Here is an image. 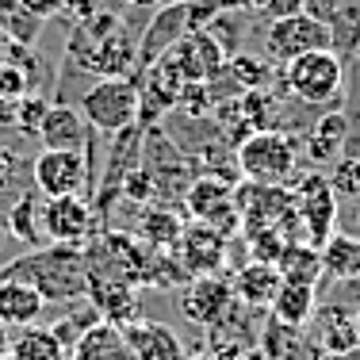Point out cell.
Returning <instances> with one entry per match:
<instances>
[{
  "label": "cell",
  "mask_w": 360,
  "mask_h": 360,
  "mask_svg": "<svg viewBox=\"0 0 360 360\" xmlns=\"http://www.w3.org/2000/svg\"><path fill=\"white\" fill-rule=\"evenodd\" d=\"M65 62L92 77H134L139 39L127 31L115 8H100L96 15L73 23V35L65 42Z\"/></svg>",
  "instance_id": "1"
},
{
  "label": "cell",
  "mask_w": 360,
  "mask_h": 360,
  "mask_svg": "<svg viewBox=\"0 0 360 360\" xmlns=\"http://www.w3.org/2000/svg\"><path fill=\"white\" fill-rule=\"evenodd\" d=\"M8 276L27 280L46 303H77L89 288V264H84L81 245H42V250L20 257L8 264Z\"/></svg>",
  "instance_id": "2"
},
{
  "label": "cell",
  "mask_w": 360,
  "mask_h": 360,
  "mask_svg": "<svg viewBox=\"0 0 360 360\" xmlns=\"http://www.w3.org/2000/svg\"><path fill=\"white\" fill-rule=\"evenodd\" d=\"M238 176L253 180V184H272V188H295L303 176V150L299 139L288 134L284 127H269V131H253L250 139L234 146Z\"/></svg>",
  "instance_id": "3"
},
{
  "label": "cell",
  "mask_w": 360,
  "mask_h": 360,
  "mask_svg": "<svg viewBox=\"0 0 360 360\" xmlns=\"http://www.w3.org/2000/svg\"><path fill=\"white\" fill-rule=\"evenodd\" d=\"M284 70V89L307 108H333L345 92V62L338 50H311L291 58Z\"/></svg>",
  "instance_id": "4"
},
{
  "label": "cell",
  "mask_w": 360,
  "mask_h": 360,
  "mask_svg": "<svg viewBox=\"0 0 360 360\" xmlns=\"http://www.w3.org/2000/svg\"><path fill=\"white\" fill-rule=\"evenodd\" d=\"M81 115L92 131L119 134L139 123V84L134 77H96V84L81 92Z\"/></svg>",
  "instance_id": "5"
},
{
  "label": "cell",
  "mask_w": 360,
  "mask_h": 360,
  "mask_svg": "<svg viewBox=\"0 0 360 360\" xmlns=\"http://www.w3.org/2000/svg\"><path fill=\"white\" fill-rule=\"evenodd\" d=\"M291 200H295V219H299V230H303V242H311L319 250L338 230V192H333L330 176L319 173V169L303 173L291 188Z\"/></svg>",
  "instance_id": "6"
},
{
  "label": "cell",
  "mask_w": 360,
  "mask_h": 360,
  "mask_svg": "<svg viewBox=\"0 0 360 360\" xmlns=\"http://www.w3.org/2000/svg\"><path fill=\"white\" fill-rule=\"evenodd\" d=\"M311 50H333L330 23L314 20V15H307V12L269 20V27H264V58H269L272 65H288L291 58L311 54Z\"/></svg>",
  "instance_id": "7"
},
{
  "label": "cell",
  "mask_w": 360,
  "mask_h": 360,
  "mask_svg": "<svg viewBox=\"0 0 360 360\" xmlns=\"http://www.w3.org/2000/svg\"><path fill=\"white\" fill-rule=\"evenodd\" d=\"M92 161L81 150H42L31 161V180L42 195H84L92 192Z\"/></svg>",
  "instance_id": "8"
},
{
  "label": "cell",
  "mask_w": 360,
  "mask_h": 360,
  "mask_svg": "<svg viewBox=\"0 0 360 360\" xmlns=\"http://www.w3.org/2000/svg\"><path fill=\"white\" fill-rule=\"evenodd\" d=\"M184 211L192 222H207L215 226L219 234H238L242 230V215H238V203H234V184L219 176H192L184 192Z\"/></svg>",
  "instance_id": "9"
},
{
  "label": "cell",
  "mask_w": 360,
  "mask_h": 360,
  "mask_svg": "<svg viewBox=\"0 0 360 360\" xmlns=\"http://www.w3.org/2000/svg\"><path fill=\"white\" fill-rule=\"evenodd\" d=\"M96 207L84 195H46L42 200V230L54 245H84L96 234Z\"/></svg>",
  "instance_id": "10"
},
{
  "label": "cell",
  "mask_w": 360,
  "mask_h": 360,
  "mask_svg": "<svg viewBox=\"0 0 360 360\" xmlns=\"http://www.w3.org/2000/svg\"><path fill=\"white\" fill-rule=\"evenodd\" d=\"M234 299H238L234 284H230L226 276H219V272H207V276H188L184 284H180V314H184L188 322L211 330V326L222 322V314L230 311Z\"/></svg>",
  "instance_id": "11"
},
{
  "label": "cell",
  "mask_w": 360,
  "mask_h": 360,
  "mask_svg": "<svg viewBox=\"0 0 360 360\" xmlns=\"http://www.w3.org/2000/svg\"><path fill=\"white\" fill-rule=\"evenodd\" d=\"M173 257L180 261V269L188 276H207V272H219L222 261H226V234H219L207 222H184Z\"/></svg>",
  "instance_id": "12"
},
{
  "label": "cell",
  "mask_w": 360,
  "mask_h": 360,
  "mask_svg": "<svg viewBox=\"0 0 360 360\" xmlns=\"http://www.w3.org/2000/svg\"><path fill=\"white\" fill-rule=\"evenodd\" d=\"M169 58L176 62L180 77L188 81H211V77L222 73V65H226V50L219 46V39L211 35L207 27H195L188 31L184 39H176L173 46L165 50Z\"/></svg>",
  "instance_id": "13"
},
{
  "label": "cell",
  "mask_w": 360,
  "mask_h": 360,
  "mask_svg": "<svg viewBox=\"0 0 360 360\" xmlns=\"http://www.w3.org/2000/svg\"><path fill=\"white\" fill-rule=\"evenodd\" d=\"M188 31H192V8H188V0H173V4L150 12V23H146V31L139 39V70H146L150 62H158V58L165 54L176 39H184Z\"/></svg>",
  "instance_id": "14"
},
{
  "label": "cell",
  "mask_w": 360,
  "mask_h": 360,
  "mask_svg": "<svg viewBox=\"0 0 360 360\" xmlns=\"http://www.w3.org/2000/svg\"><path fill=\"white\" fill-rule=\"evenodd\" d=\"M299 150H303V161H311L314 169H326V165H333L341 153H349V119H345V111L330 108L319 123H311L307 134H303V142H299Z\"/></svg>",
  "instance_id": "15"
},
{
  "label": "cell",
  "mask_w": 360,
  "mask_h": 360,
  "mask_svg": "<svg viewBox=\"0 0 360 360\" xmlns=\"http://www.w3.org/2000/svg\"><path fill=\"white\" fill-rule=\"evenodd\" d=\"M84 299L100 311V319L111 326H127L139 319V291H134L131 280L119 276H89V288H84Z\"/></svg>",
  "instance_id": "16"
},
{
  "label": "cell",
  "mask_w": 360,
  "mask_h": 360,
  "mask_svg": "<svg viewBox=\"0 0 360 360\" xmlns=\"http://www.w3.org/2000/svg\"><path fill=\"white\" fill-rule=\"evenodd\" d=\"M89 131L92 127H89V119L81 115V108L50 104L35 139L42 142V150H81V153H89Z\"/></svg>",
  "instance_id": "17"
},
{
  "label": "cell",
  "mask_w": 360,
  "mask_h": 360,
  "mask_svg": "<svg viewBox=\"0 0 360 360\" xmlns=\"http://www.w3.org/2000/svg\"><path fill=\"white\" fill-rule=\"evenodd\" d=\"M307 326H311V338H314V345H319V353L341 356L353 345H360L356 326H353V311H349V307H338V303L314 307V319Z\"/></svg>",
  "instance_id": "18"
},
{
  "label": "cell",
  "mask_w": 360,
  "mask_h": 360,
  "mask_svg": "<svg viewBox=\"0 0 360 360\" xmlns=\"http://www.w3.org/2000/svg\"><path fill=\"white\" fill-rule=\"evenodd\" d=\"M127 345H131L134 360H188L184 345L165 322H150V319H134L123 326Z\"/></svg>",
  "instance_id": "19"
},
{
  "label": "cell",
  "mask_w": 360,
  "mask_h": 360,
  "mask_svg": "<svg viewBox=\"0 0 360 360\" xmlns=\"http://www.w3.org/2000/svg\"><path fill=\"white\" fill-rule=\"evenodd\" d=\"M42 311H46V299L27 280L0 272V326L23 330V326H35L42 319Z\"/></svg>",
  "instance_id": "20"
},
{
  "label": "cell",
  "mask_w": 360,
  "mask_h": 360,
  "mask_svg": "<svg viewBox=\"0 0 360 360\" xmlns=\"http://www.w3.org/2000/svg\"><path fill=\"white\" fill-rule=\"evenodd\" d=\"M70 360H134L123 326L96 322L70 345Z\"/></svg>",
  "instance_id": "21"
},
{
  "label": "cell",
  "mask_w": 360,
  "mask_h": 360,
  "mask_svg": "<svg viewBox=\"0 0 360 360\" xmlns=\"http://www.w3.org/2000/svg\"><path fill=\"white\" fill-rule=\"evenodd\" d=\"M314 307H319V295H314V284H299V280H280L276 295L269 303V314L284 326H295V330H307V322L314 319Z\"/></svg>",
  "instance_id": "22"
},
{
  "label": "cell",
  "mask_w": 360,
  "mask_h": 360,
  "mask_svg": "<svg viewBox=\"0 0 360 360\" xmlns=\"http://www.w3.org/2000/svg\"><path fill=\"white\" fill-rule=\"evenodd\" d=\"M280 269L276 264H269V261H250V264H242V269L234 272V295L242 299V303H250L257 307V311H264V307L272 303V295H276V288H280Z\"/></svg>",
  "instance_id": "23"
},
{
  "label": "cell",
  "mask_w": 360,
  "mask_h": 360,
  "mask_svg": "<svg viewBox=\"0 0 360 360\" xmlns=\"http://www.w3.org/2000/svg\"><path fill=\"white\" fill-rule=\"evenodd\" d=\"M319 257H322V276L341 280V284L360 280V238L356 234H338L333 230L319 245Z\"/></svg>",
  "instance_id": "24"
},
{
  "label": "cell",
  "mask_w": 360,
  "mask_h": 360,
  "mask_svg": "<svg viewBox=\"0 0 360 360\" xmlns=\"http://www.w3.org/2000/svg\"><path fill=\"white\" fill-rule=\"evenodd\" d=\"M42 200H46L42 192H23L20 200L12 203V211H8V230H12V238L20 245H27V250L50 245L46 230H42Z\"/></svg>",
  "instance_id": "25"
},
{
  "label": "cell",
  "mask_w": 360,
  "mask_h": 360,
  "mask_svg": "<svg viewBox=\"0 0 360 360\" xmlns=\"http://www.w3.org/2000/svg\"><path fill=\"white\" fill-rule=\"evenodd\" d=\"M8 360H70V349H65L62 338H58L54 330H46V326H23L12 338Z\"/></svg>",
  "instance_id": "26"
},
{
  "label": "cell",
  "mask_w": 360,
  "mask_h": 360,
  "mask_svg": "<svg viewBox=\"0 0 360 360\" xmlns=\"http://www.w3.org/2000/svg\"><path fill=\"white\" fill-rule=\"evenodd\" d=\"M180 230H184V222H180V215L173 207H146L139 215V226H134V238L139 242H146L150 250H173Z\"/></svg>",
  "instance_id": "27"
},
{
  "label": "cell",
  "mask_w": 360,
  "mask_h": 360,
  "mask_svg": "<svg viewBox=\"0 0 360 360\" xmlns=\"http://www.w3.org/2000/svg\"><path fill=\"white\" fill-rule=\"evenodd\" d=\"M276 269L284 280H299V284H319L322 276V257L311 242H288L276 257Z\"/></svg>",
  "instance_id": "28"
},
{
  "label": "cell",
  "mask_w": 360,
  "mask_h": 360,
  "mask_svg": "<svg viewBox=\"0 0 360 360\" xmlns=\"http://www.w3.org/2000/svg\"><path fill=\"white\" fill-rule=\"evenodd\" d=\"M222 73L230 77V84H234L238 92H245V89H269L272 84V62L269 58H253V54H245V50H234V54L226 58V65H222Z\"/></svg>",
  "instance_id": "29"
},
{
  "label": "cell",
  "mask_w": 360,
  "mask_h": 360,
  "mask_svg": "<svg viewBox=\"0 0 360 360\" xmlns=\"http://www.w3.org/2000/svg\"><path fill=\"white\" fill-rule=\"evenodd\" d=\"M46 96H39V92H27V96H20L15 100V115H12V131H20V134H27V139H35L39 134V127H42V119H46Z\"/></svg>",
  "instance_id": "30"
},
{
  "label": "cell",
  "mask_w": 360,
  "mask_h": 360,
  "mask_svg": "<svg viewBox=\"0 0 360 360\" xmlns=\"http://www.w3.org/2000/svg\"><path fill=\"white\" fill-rule=\"evenodd\" d=\"M42 23L46 20H39V15H31V12H23L20 4L12 8V12L0 20V27H4V35L12 39V42H20V46H31V42L39 39V31H42Z\"/></svg>",
  "instance_id": "31"
},
{
  "label": "cell",
  "mask_w": 360,
  "mask_h": 360,
  "mask_svg": "<svg viewBox=\"0 0 360 360\" xmlns=\"http://www.w3.org/2000/svg\"><path fill=\"white\" fill-rule=\"evenodd\" d=\"M211 360H264V349L257 338H215Z\"/></svg>",
  "instance_id": "32"
},
{
  "label": "cell",
  "mask_w": 360,
  "mask_h": 360,
  "mask_svg": "<svg viewBox=\"0 0 360 360\" xmlns=\"http://www.w3.org/2000/svg\"><path fill=\"white\" fill-rule=\"evenodd\" d=\"M119 195H127V200L139 203V207H146V203L158 200V184H153L150 169H146V165L131 169V173H127V180H123V188H119Z\"/></svg>",
  "instance_id": "33"
},
{
  "label": "cell",
  "mask_w": 360,
  "mask_h": 360,
  "mask_svg": "<svg viewBox=\"0 0 360 360\" xmlns=\"http://www.w3.org/2000/svg\"><path fill=\"white\" fill-rule=\"evenodd\" d=\"M330 184H333V192L360 195V158H356V153H341V158L333 161Z\"/></svg>",
  "instance_id": "34"
},
{
  "label": "cell",
  "mask_w": 360,
  "mask_h": 360,
  "mask_svg": "<svg viewBox=\"0 0 360 360\" xmlns=\"http://www.w3.org/2000/svg\"><path fill=\"white\" fill-rule=\"evenodd\" d=\"M35 92V81H31L27 70H20L15 62H0V96L4 100H20Z\"/></svg>",
  "instance_id": "35"
},
{
  "label": "cell",
  "mask_w": 360,
  "mask_h": 360,
  "mask_svg": "<svg viewBox=\"0 0 360 360\" xmlns=\"http://www.w3.org/2000/svg\"><path fill=\"white\" fill-rule=\"evenodd\" d=\"M23 180V158L12 146H0V192H12Z\"/></svg>",
  "instance_id": "36"
},
{
  "label": "cell",
  "mask_w": 360,
  "mask_h": 360,
  "mask_svg": "<svg viewBox=\"0 0 360 360\" xmlns=\"http://www.w3.org/2000/svg\"><path fill=\"white\" fill-rule=\"evenodd\" d=\"M341 4H345V0H303V12L314 15V20H322V23H333L341 12Z\"/></svg>",
  "instance_id": "37"
},
{
  "label": "cell",
  "mask_w": 360,
  "mask_h": 360,
  "mask_svg": "<svg viewBox=\"0 0 360 360\" xmlns=\"http://www.w3.org/2000/svg\"><path fill=\"white\" fill-rule=\"evenodd\" d=\"M100 8H108L104 0H62V12L70 15L73 23H81V20H89V15H96Z\"/></svg>",
  "instance_id": "38"
},
{
  "label": "cell",
  "mask_w": 360,
  "mask_h": 360,
  "mask_svg": "<svg viewBox=\"0 0 360 360\" xmlns=\"http://www.w3.org/2000/svg\"><path fill=\"white\" fill-rule=\"evenodd\" d=\"M23 12L39 15V20H54L58 12H62V0H20Z\"/></svg>",
  "instance_id": "39"
},
{
  "label": "cell",
  "mask_w": 360,
  "mask_h": 360,
  "mask_svg": "<svg viewBox=\"0 0 360 360\" xmlns=\"http://www.w3.org/2000/svg\"><path fill=\"white\" fill-rule=\"evenodd\" d=\"M295 12H303V0H269V4H264V15H269V20L295 15Z\"/></svg>",
  "instance_id": "40"
},
{
  "label": "cell",
  "mask_w": 360,
  "mask_h": 360,
  "mask_svg": "<svg viewBox=\"0 0 360 360\" xmlns=\"http://www.w3.org/2000/svg\"><path fill=\"white\" fill-rule=\"evenodd\" d=\"M264 4H269V0H222V8H226V12H238V15H257V12H264Z\"/></svg>",
  "instance_id": "41"
},
{
  "label": "cell",
  "mask_w": 360,
  "mask_h": 360,
  "mask_svg": "<svg viewBox=\"0 0 360 360\" xmlns=\"http://www.w3.org/2000/svg\"><path fill=\"white\" fill-rule=\"evenodd\" d=\"M127 8H139V12H158V8L173 4V0H123Z\"/></svg>",
  "instance_id": "42"
},
{
  "label": "cell",
  "mask_w": 360,
  "mask_h": 360,
  "mask_svg": "<svg viewBox=\"0 0 360 360\" xmlns=\"http://www.w3.org/2000/svg\"><path fill=\"white\" fill-rule=\"evenodd\" d=\"M12 115H15V100L0 96V131H8V127H12Z\"/></svg>",
  "instance_id": "43"
},
{
  "label": "cell",
  "mask_w": 360,
  "mask_h": 360,
  "mask_svg": "<svg viewBox=\"0 0 360 360\" xmlns=\"http://www.w3.org/2000/svg\"><path fill=\"white\" fill-rule=\"evenodd\" d=\"M8 349H12V333L8 326H0V360H8Z\"/></svg>",
  "instance_id": "44"
},
{
  "label": "cell",
  "mask_w": 360,
  "mask_h": 360,
  "mask_svg": "<svg viewBox=\"0 0 360 360\" xmlns=\"http://www.w3.org/2000/svg\"><path fill=\"white\" fill-rule=\"evenodd\" d=\"M8 46H12V39H8V35H4V27H0V62L8 58Z\"/></svg>",
  "instance_id": "45"
},
{
  "label": "cell",
  "mask_w": 360,
  "mask_h": 360,
  "mask_svg": "<svg viewBox=\"0 0 360 360\" xmlns=\"http://www.w3.org/2000/svg\"><path fill=\"white\" fill-rule=\"evenodd\" d=\"M15 4H20V0H0V20H4V15H8V12H12V8H15Z\"/></svg>",
  "instance_id": "46"
},
{
  "label": "cell",
  "mask_w": 360,
  "mask_h": 360,
  "mask_svg": "<svg viewBox=\"0 0 360 360\" xmlns=\"http://www.w3.org/2000/svg\"><path fill=\"white\" fill-rule=\"evenodd\" d=\"M338 360H360V345H353V349H349V353H341Z\"/></svg>",
  "instance_id": "47"
},
{
  "label": "cell",
  "mask_w": 360,
  "mask_h": 360,
  "mask_svg": "<svg viewBox=\"0 0 360 360\" xmlns=\"http://www.w3.org/2000/svg\"><path fill=\"white\" fill-rule=\"evenodd\" d=\"M353 326H356V341H360V307L353 311Z\"/></svg>",
  "instance_id": "48"
},
{
  "label": "cell",
  "mask_w": 360,
  "mask_h": 360,
  "mask_svg": "<svg viewBox=\"0 0 360 360\" xmlns=\"http://www.w3.org/2000/svg\"><path fill=\"white\" fill-rule=\"evenodd\" d=\"M314 360H338V356H330V353H319V356H314Z\"/></svg>",
  "instance_id": "49"
},
{
  "label": "cell",
  "mask_w": 360,
  "mask_h": 360,
  "mask_svg": "<svg viewBox=\"0 0 360 360\" xmlns=\"http://www.w3.org/2000/svg\"><path fill=\"white\" fill-rule=\"evenodd\" d=\"M211 4H219V8H222V0H211Z\"/></svg>",
  "instance_id": "50"
},
{
  "label": "cell",
  "mask_w": 360,
  "mask_h": 360,
  "mask_svg": "<svg viewBox=\"0 0 360 360\" xmlns=\"http://www.w3.org/2000/svg\"><path fill=\"white\" fill-rule=\"evenodd\" d=\"M0 242H4V230H0Z\"/></svg>",
  "instance_id": "51"
}]
</instances>
